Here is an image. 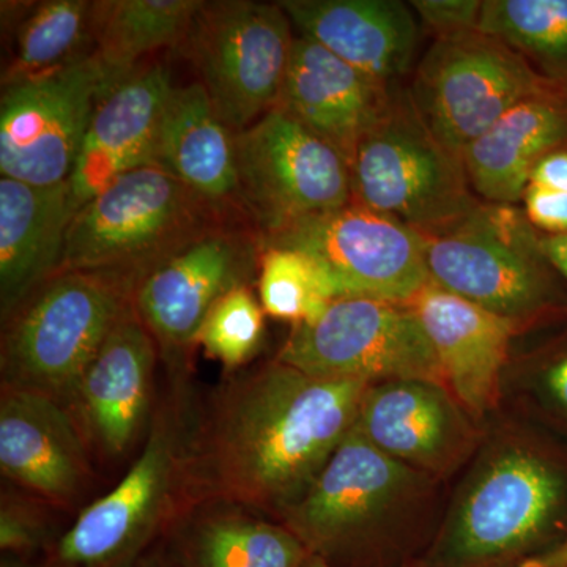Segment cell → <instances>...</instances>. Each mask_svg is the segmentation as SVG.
Listing matches in <instances>:
<instances>
[{
    "mask_svg": "<svg viewBox=\"0 0 567 567\" xmlns=\"http://www.w3.org/2000/svg\"><path fill=\"white\" fill-rule=\"evenodd\" d=\"M369 386L278 360L235 377L188 436L185 499L282 516L352 431Z\"/></svg>",
    "mask_w": 567,
    "mask_h": 567,
    "instance_id": "6da1fadb",
    "label": "cell"
},
{
    "mask_svg": "<svg viewBox=\"0 0 567 567\" xmlns=\"http://www.w3.org/2000/svg\"><path fill=\"white\" fill-rule=\"evenodd\" d=\"M137 281L107 271H59L3 317L2 385L54 399L73 413L78 386Z\"/></svg>",
    "mask_w": 567,
    "mask_h": 567,
    "instance_id": "7a4b0ae2",
    "label": "cell"
},
{
    "mask_svg": "<svg viewBox=\"0 0 567 567\" xmlns=\"http://www.w3.org/2000/svg\"><path fill=\"white\" fill-rule=\"evenodd\" d=\"M235 218L248 216L197 196L158 166L140 167L78 210L59 271H107L140 284L200 235Z\"/></svg>",
    "mask_w": 567,
    "mask_h": 567,
    "instance_id": "3957f363",
    "label": "cell"
},
{
    "mask_svg": "<svg viewBox=\"0 0 567 567\" xmlns=\"http://www.w3.org/2000/svg\"><path fill=\"white\" fill-rule=\"evenodd\" d=\"M435 286L517 324L567 312V284L524 210L481 203L464 219L423 235Z\"/></svg>",
    "mask_w": 567,
    "mask_h": 567,
    "instance_id": "277c9868",
    "label": "cell"
},
{
    "mask_svg": "<svg viewBox=\"0 0 567 567\" xmlns=\"http://www.w3.org/2000/svg\"><path fill=\"white\" fill-rule=\"evenodd\" d=\"M352 203L434 235L475 210L464 163L417 114L409 87L395 85L385 110L349 159Z\"/></svg>",
    "mask_w": 567,
    "mask_h": 567,
    "instance_id": "5b68a950",
    "label": "cell"
},
{
    "mask_svg": "<svg viewBox=\"0 0 567 567\" xmlns=\"http://www.w3.org/2000/svg\"><path fill=\"white\" fill-rule=\"evenodd\" d=\"M292 21L278 2H203L181 43L219 118L234 133L279 106L292 58Z\"/></svg>",
    "mask_w": 567,
    "mask_h": 567,
    "instance_id": "8992f818",
    "label": "cell"
},
{
    "mask_svg": "<svg viewBox=\"0 0 567 567\" xmlns=\"http://www.w3.org/2000/svg\"><path fill=\"white\" fill-rule=\"evenodd\" d=\"M188 436L175 406L153 415L121 483L85 507L48 550L44 567H132L185 499Z\"/></svg>",
    "mask_w": 567,
    "mask_h": 567,
    "instance_id": "52a82bcc",
    "label": "cell"
},
{
    "mask_svg": "<svg viewBox=\"0 0 567 567\" xmlns=\"http://www.w3.org/2000/svg\"><path fill=\"white\" fill-rule=\"evenodd\" d=\"M567 513V473L550 458L511 447L483 466L451 518L442 567H487L525 554Z\"/></svg>",
    "mask_w": 567,
    "mask_h": 567,
    "instance_id": "ba28073f",
    "label": "cell"
},
{
    "mask_svg": "<svg viewBox=\"0 0 567 567\" xmlns=\"http://www.w3.org/2000/svg\"><path fill=\"white\" fill-rule=\"evenodd\" d=\"M241 208L265 240L352 203L349 164L282 107L235 133Z\"/></svg>",
    "mask_w": 567,
    "mask_h": 567,
    "instance_id": "9c48e42d",
    "label": "cell"
},
{
    "mask_svg": "<svg viewBox=\"0 0 567 567\" xmlns=\"http://www.w3.org/2000/svg\"><path fill=\"white\" fill-rule=\"evenodd\" d=\"M276 360L317 379L445 385L412 306L375 298H338L316 322L293 324Z\"/></svg>",
    "mask_w": 567,
    "mask_h": 567,
    "instance_id": "30bf717a",
    "label": "cell"
},
{
    "mask_svg": "<svg viewBox=\"0 0 567 567\" xmlns=\"http://www.w3.org/2000/svg\"><path fill=\"white\" fill-rule=\"evenodd\" d=\"M550 84L503 41L472 31L434 40L409 92L427 128L462 159L511 107Z\"/></svg>",
    "mask_w": 567,
    "mask_h": 567,
    "instance_id": "8fae6325",
    "label": "cell"
},
{
    "mask_svg": "<svg viewBox=\"0 0 567 567\" xmlns=\"http://www.w3.org/2000/svg\"><path fill=\"white\" fill-rule=\"evenodd\" d=\"M262 237L248 218L213 227L145 275L134 308L167 363H186L205 317L224 295L259 276Z\"/></svg>",
    "mask_w": 567,
    "mask_h": 567,
    "instance_id": "7c38bea8",
    "label": "cell"
},
{
    "mask_svg": "<svg viewBox=\"0 0 567 567\" xmlns=\"http://www.w3.org/2000/svg\"><path fill=\"white\" fill-rule=\"evenodd\" d=\"M104 74L93 54L3 89L2 177L52 186L69 182L100 96Z\"/></svg>",
    "mask_w": 567,
    "mask_h": 567,
    "instance_id": "4fadbf2b",
    "label": "cell"
},
{
    "mask_svg": "<svg viewBox=\"0 0 567 567\" xmlns=\"http://www.w3.org/2000/svg\"><path fill=\"white\" fill-rule=\"evenodd\" d=\"M315 257L342 297L410 305L431 284L424 237L383 213L350 203L264 241Z\"/></svg>",
    "mask_w": 567,
    "mask_h": 567,
    "instance_id": "5bb4252c",
    "label": "cell"
},
{
    "mask_svg": "<svg viewBox=\"0 0 567 567\" xmlns=\"http://www.w3.org/2000/svg\"><path fill=\"white\" fill-rule=\"evenodd\" d=\"M410 466L372 445L357 427L347 434L282 522L309 554L327 559L364 535L412 486Z\"/></svg>",
    "mask_w": 567,
    "mask_h": 567,
    "instance_id": "9a60e30c",
    "label": "cell"
},
{
    "mask_svg": "<svg viewBox=\"0 0 567 567\" xmlns=\"http://www.w3.org/2000/svg\"><path fill=\"white\" fill-rule=\"evenodd\" d=\"M158 353L151 331L130 305L85 369L74 399L73 415L92 453L117 461L140 443L153 420Z\"/></svg>",
    "mask_w": 567,
    "mask_h": 567,
    "instance_id": "2e32d148",
    "label": "cell"
},
{
    "mask_svg": "<svg viewBox=\"0 0 567 567\" xmlns=\"http://www.w3.org/2000/svg\"><path fill=\"white\" fill-rule=\"evenodd\" d=\"M76 416L47 395L2 385L0 470L44 505L70 507L93 475Z\"/></svg>",
    "mask_w": 567,
    "mask_h": 567,
    "instance_id": "e0dca14e",
    "label": "cell"
},
{
    "mask_svg": "<svg viewBox=\"0 0 567 567\" xmlns=\"http://www.w3.org/2000/svg\"><path fill=\"white\" fill-rule=\"evenodd\" d=\"M451 388L466 412L481 416L495 405L511 341L520 328L434 282L410 303Z\"/></svg>",
    "mask_w": 567,
    "mask_h": 567,
    "instance_id": "ac0fdd59",
    "label": "cell"
},
{
    "mask_svg": "<svg viewBox=\"0 0 567 567\" xmlns=\"http://www.w3.org/2000/svg\"><path fill=\"white\" fill-rule=\"evenodd\" d=\"M300 37L385 85L399 84L415 62L420 22L399 0H281Z\"/></svg>",
    "mask_w": 567,
    "mask_h": 567,
    "instance_id": "d6986e66",
    "label": "cell"
},
{
    "mask_svg": "<svg viewBox=\"0 0 567 567\" xmlns=\"http://www.w3.org/2000/svg\"><path fill=\"white\" fill-rule=\"evenodd\" d=\"M173 89L169 71L156 63L100 96L69 178L80 208L121 175L153 166L159 118Z\"/></svg>",
    "mask_w": 567,
    "mask_h": 567,
    "instance_id": "ffe728a7",
    "label": "cell"
},
{
    "mask_svg": "<svg viewBox=\"0 0 567 567\" xmlns=\"http://www.w3.org/2000/svg\"><path fill=\"white\" fill-rule=\"evenodd\" d=\"M395 85L372 80L316 41L298 35L279 107L327 141L349 164L358 141L385 110Z\"/></svg>",
    "mask_w": 567,
    "mask_h": 567,
    "instance_id": "44dd1931",
    "label": "cell"
},
{
    "mask_svg": "<svg viewBox=\"0 0 567 567\" xmlns=\"http://www.w3.org/2000/svg\"><path fill=\"white\" fill-rule=\"evenodd\" d=\"M559 151H567V89L550 84L511 107L466 148L462 163L477 199L514 205L536 164Z\"/></svg>",
    "mask_w": 567,
    "mask_h": 567,
    "instance_id": "7402d4cb",
    "label": "cell"
},
{
    "mask_svg": "<svg viewBox=\"0 0 567 567\" xmlns=\"http://www.w3.org/2000/svg\"><path fill=\"white\" fill-rule=\"evenodd\" d=\"M80 210L69 182L40 186L0 178L2 319L61 270L66 237Z\"/></svg>",
    "mask_w": 567,
    "mask_h": 567,
    "instance_id": "603a6c76",
    "label": "cell"
},
{
    "mask_svg": "<svg viewBox=\"0 0 567 567\" xmlns=\"http://www.w3.org/2000/svg\"><path fill=\"white\" fill-rule=\"evenodd\" d=\"M354 427L395 461L434 470L447 465L466 440L457 402L445 385L425 380L369 386Z\"/></svg>",
    "mask_w": 567,
    "mask_h": 567,
    "instance_id": "cb8c5ba5",
    "label": "cell"
},
{
    "mask_svg": "<svg viewBox=\"0 0 567 567\" xmlns=\"http://www.w3.org/2000/svg\"><path fill=\"white\" fill-rule=\"evenodd\" d=\"M153 166L173 175L197 196L245 213L238 196L235 133L219 118L200 82L174 87L167 96Z\"/></svg>",
    "mask_w": 567,
    "mask_h": 567,
    "instance_id": "d4e9b609",
    "label": "cell"
},
{
    "mask_svg": "<svg viewBox=\"0 0 567 567\" xmlns=\"http://www.w3.org/2000/svg\"><path fill=\"white\" fill-rule=\"evenodd\" d=\"M204 0H96L92 9V54L106 91L136 73L145 55L181 47Z\"/></svg>",
    "mask_w": 567,
    "mask_h": 567,
    "instance_id": "484cf974",
    "label": "cell"
},
{
    "mask_svg": "<svg viewBox=\"0 0 567 567\" xmlns=\"http://www.w3.org/2000/svg\"><path fill=\"white\" fill-rule=\"evenodd\" d=\"M230 507L193 522L185 546L192 567H303L309 550L286 525Z\"/></svg>",
    "mask_w": 567,
    "mask_h": 567,
    "instance_id": "4316f807",
    "label": "cell"
},
{
    "mask_svg": "<svg viewBox=\"0 0 567 567\" xmlns=\"http://www.w3.org/2000/svg\"><path fill=\"white\" fill-rule=\"evenodd\" d=\"M480 31L517 52L543 80L567 89V0H483Z\"/></svg>",
    "mask_w": 567,
    "mask_h": 567,
    "instance_id": "83f0119b",
    "label": "cell"
},
{
    "mask_svg": "<svg viewBox=\"0 0 567 567\" xmlns=\"http://www.w3.org/2000/svg\"><path fill=\"white\" fill-rule=\"evenodd\" d=\"M89 0L41 2L17 32L13 58L2 73V87L20 84L80 61L92 47Z\"/></svg>",
    "mask_w": 567,
    "mask_h": 567,
    "instance_id": "f1b7e54d",
    "label": "cell"
},
{
    "mask_svg": "<svg viewBox=\"0 0 567 567\" xmlns=\"http://www.w3.org/2000/svg\"><path fill=\"white\" fill-rule=\"evenodd\" d=\"M265 315L293 324L312 323L341 298L333 276L300 249L265 246L257 276Z\"/></svg>",
    "mask_w": 567,
    "mask_h": 567,
    "instance_id": "f546056e",
    "label": "cell"
},
{
    "mask_svg": "<svg viewBox=\"0 0 567 567\" xmlns=\"http://www.w3.org/2000/svg\"><path fill=\"white\" fill-rule=\"evenodd\" d=\"M265 311L251 286L224 295L197 331L194 346L229 371L256 357L265 338Z\"/></svg>",
    "mask_w": 567,
    "mask_h": 567,
    "instance_id": "4dcf8cb0",
    "label": "cell"
},
{
    "mask_svg": "<svg viewBox=\"0 0 567 567\" xmlns=\"http://www.w3.org/2000/svg\"><path fill=\"white\" fill-rule=\"evenodd\" d=\"M48 525L29 503L3 498L0 511V548L11 557L25 558L44 547Z\"/></svg>",
    "mask_w": 567,
    "mask_h": 567,
    "instance_id": "1f68e13d",
    "label": "cell"
},
{
    "mask_svg": "<svg viewBox=\"0 0 567 567\" xmlns=\"http://www.w3.org/2000/svg\"><path fill=\"white\" fill-rule=\"evenodd\" d=\"M410 7L435 40L480 31L481 0H413Z\"/></svg>",
    "mask_w": 567,
    "mask_h": 567,
    "instance_id": "d6a6232c",
    "label": "cell"
},
{
    "mask_svg": "<svg viewBox=\"0 0 567 567\" xmlns=\"http://www.w3.org/2000/svg\"><path fill=\"white\" fill-rule=\"evenodd\" d=\"M535 375L547 404L567 421V333L540 354Z\"/></svg>",
    "mask_w": 567,
    "mask_h": 567,
    "instance_id": "836d02e7",
    "label": "cell"
},
{
    "mask_svg": "<svg viewBox=\"0 0 567 567\" xmlns=\"http://www.w3.org/2000/svg\"><path fill=\"white\" fill-rule=\"evenodd\" d=\"M524 213L540 235H567V193L528 185L522 197Z\"/></svg>",
    "mask_w": 567,
    "mask_h": 567,
    "instance_id": "e575fe53",
    "label": "cell"
},
{
    "mask_svg": "<svg viewBox=\"0 0 567 567\" xmlns=\"http://www.w3.org/2000/svg\"><path fill=\"white\" fill-rule=\"evenodd\" d=\"M529 185L567 193V151L550 153L533 169Z\"/></svg>",
    "mask_w": 567,
    "mask_h": 567,
    "instance_id": "d590c367",
    "label": "cell"
},
{
    "mask_svg": "<svg viewBox=\"0 0 567 567\" xmlns=\"http://www.w3.org/2000/svg\"><path fill=\"white\" fill-rule=\"evenodd\" d=\"M517 567H567V536L544 550L528 555Z\"/></svg>",
    "mask_w": 567,
    "mask_h": 567,
    "instance_id": "8d00e7d4",
    "label": "cell"
},
{
    "mask_svg": "<svg viewBox=\"0 0 567 567\" xmlns=\"http://www.w3.org/2000/svg\"><path fill=\"white\" fill-rule=\"evenodd\" d=\"M540 241L548 260L567 284V235H555V237L540 235Z\"/></svg>",
    "mask_w": 567,
    "mask_h": 567,
    "instance_id": "74e56055",
    "label": "cell"
},
{
    "mask_svg": "<svg viewBox=\"0 0 567 567\" xmlns=\"http://www.w3.org/2000/svg\"><path fill=\"white\" fill-rule=\"evenodd\" d=\"M303 567H333L327 559L319 557V555L309 554L308 559H306Z\"/></svg>",
    "mask_w": 567,
    "mask_h": 567,
    "instance_id": "f35d334b",
    "label": "cell"
},
{
    "mask_svg": "<svg viewBox=\"0 0 567 567\" xmlns=\"http://www.w3.org/2000/svg\"><path fill=\"white\" fill-rule=\"evenodd\" d=\"M0 567H32L29 566L28 563L24 561V558L11 557V555H7V557L2 558V565Z\"/></svg>",
    "mask_w": 567,
    "mask_h": 567,
    "instance_id": "ab89813d",
    "label": "cell"
},
{
    "mask_svg": "<svg viewBox=\"0 0 567 567\" xmlns=\"http://www.w3.org/2000/svg\"><path fill=\"white\" fill-rule=\"evenodd\" d=\"M132 567H171V566L164 565V563L155 561V559H152V561L136 563V565H133Z\"/></svg>",
    "mask_w": 567,
    "mask_h": 567,
    "instance_id": "60d3db41",
    "label": "cell"
}]
</instances>
